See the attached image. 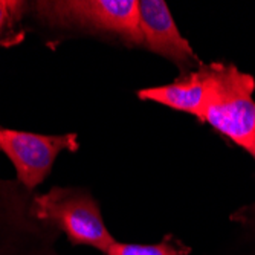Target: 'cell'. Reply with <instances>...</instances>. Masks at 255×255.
I'll list each match as a JSON object with an SVG mask.
<instances>
[{"label":"cell","mask_w":255,"mask_h":255,"mask_svg":"<svg viewBox=\"0 0 255 255\" xmlns=\"http://www.w3.org/2000/svg\"><path fill=\"white\" fill-rule=\"evenodd\" d=\"M210 66V98L202 123H208L237 145L252 153L255 147V80L233 64Z\"/></svg>","instance_id":"obj_1"},{"label":"cell","mask_w":255,"mask_h":255,"mask_svg":"<svg viewBox=\"0 0 255 255\" xmlns=\"http://www.w3.org/2000/svg\"><path fill=\"white\" fill-rule=\"evenodd\" d=\"M31 213L41 222L58 226L75 245H87L107 254L117 242L106 228L97 202L80 190L52 188L34 197Z\"/></svg>","instance_id":"obj_2"},{"label":"cell","mask_w":255,"mask_h":255,"mask_svg":"<svg viewBox=\"0 0 255 255\" xmlns=\"http://www.w3.org/2000/svg\"><path fill=\"white\" fill-rule=\"evenodd\" d=\"M38 5L52 20L110 31L127 41L142 43L139 29V0H72Z\"/></svg>","instance_id":"obj_3"},{"label":"cell","mask_w":255,"mask_h":255,"mask_svg":"<svg viewBox=\"0 0 255 255\" xmlns=\"http://www.w3.org/2000/svg\"><path fill=\"white\" fill-rule=\"evenodd\" d=\"M0 148L12 160L18 180L32 190L49 174L57 156L63 150L75 151L78 141L75 133L44 136L0 127Z\"/></svg>","instance_id":"obj_4"},{"label":"cell","mask_w":255,"mask_h":255,"mask_svg":"<svg viewBox=\"0 0 255 255\" xmlns=\"http://www.w3.org/2000/svg\"><path fill=\"white\" fill-rule=\"evenodd\" d=\"M139 29L142 43L150 51L179 64L197 60L187 38L179 32L167 3L162 0H139Z\"/></svg>","instance_id":"obj_5"},{"label":"cell","mask_w":255,"mask_h":255,"mask_svg":"<svg viewBox=\"0 0 255 255\" xmlns=\"http://www.w3.org/2000/svg\"><path fill=\"white\" fill-rule=\"evenodd\" d=\"M210 66H202L197 71L183 75L170 84L141 89L137 97L144 101H153L194 115L196 118L202 120L210 98Z\"/></svg>","instance_id":"obj_6"},{"label":"cell","mask_w":255,"mask_h":255,"mask_svg":"<svg viewBox=\"0 0 255 255\" xmlns=\"http://www.w3.org/2000/svg\"><path fill=\"white\" fill-rule=\"evenodd\" d=\"M107 255H180V251H177L170 243L130 245L115 242V245L107 251Z\"/></svg>","instance_id":"obj_7"},{"label":"cell","mask_w":255,"mask_h":255,"mask_svg":"<svg viewBox=\"0 0 255 255\" xmlns=\"http://www.w3.org/2000/svg\"><path fill=\"white\" fill-rule=\"evenodd\" d=\"M23 11L21 2H11V0H0V34L11 28L20 18Z\"/></svg>","instance_id":"obj_8"},{"label":"cell","mask_w":255,"mask_h":255,"mask_svg":"<svg viewBox=\"0 0 255 255\" xmlns=\"http://www.w3.org/2000/svg\"><path fill=\"white\" fill-rule=\"evenodd\" d=\"M251 154H252V156H254V159H255V147H254V151H252Z\"/></svg>","instance_id":"obj_9"}]
</instances>
